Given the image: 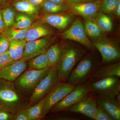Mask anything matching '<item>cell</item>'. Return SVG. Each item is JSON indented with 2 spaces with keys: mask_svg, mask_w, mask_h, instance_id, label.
Returning a JSON list of instances; mask_svg holds the SVG:
<instances>
[{
  "mask_svg": "<svg viewBox=\"0 0 120 120\" xmlns=\"http://www.w3.org/2000/svg\"><path fill=\"white\" fill-rule=\"evenodd\" d=\"M11 61L12 60L10 57L8 51L4 53L0 54V69Z\"/></svg>",
  "mask_w": 120,
  "mask_h": 120,
  "instance_id": "cell-35",
  "label": "cell"
},
{
  "mask_svg": "<svg viewBox=\"0 0 120 120\" xmlns=\"http://www.w3.org/2000/svg\"><path fill=\"white\" fill-rule=\"evenodd\" d=\"M98 111L93 120H113L109 114L103 109L98 107Z\"/></svg>",
  "mask_w": 120,
  "mask_h": 120,
  "instance_id": "cell-31",
  "label": "cell"
},
{
  "mask_svg": "<svg viewBox=\"0 0 120 120\" xmlns=\"http://www.w3.org/2000/svg\"><path fill=\"white\" fill-rule=\"evenodd\" d=\"M29 3L34 7H36L38 5L42 4L44 0H27Z\"/></svg>",
  "mask_w": 120,
  "mask_h": 120,
  "instance_id": "cell-38",
  "label": "cell"
},
{
  "mask_svg": "<svg viewBox=\"0 0 120 120\" xmlns=\"http://www.w3.org/2000/svg\"><path fill=\"white\" fill-rule=\"evenodd\" d=\"M61 36L65 39L77 42L88 49L92 50L95 47L87 38L84 25L79 20H75L70 28L62 33Z\"/></svg>",
  "mask_w": 120,
  "mask_h": 120,
  "instance_id": "cell-9",
  "label": "cell"
},
{
  "mask_svg": "<svg viewBox=\"0 0 120 120\" xmlns=\"http://www.w3.org/2000/svg\"><path fill=\"white\" fill-rule=\"evenodd\" d=\"M86 19L84 27L87 37L94 38H100L103 32L99 27L95 20L93 18Z\"/></svg>",
  "mask_w": 120,
  "mask_h": 120,
  "instance_id": "cell-22",
  "label": "cell"
},
{
  "mask_svg": "<svg viewBox=\"0 0 120 120\" xmlns=\"http://www.w3.org/2000/svg\"><path fill=\"white\" fill-rule=\"evenodd\" d=\"M101 61L96 55L89 54L80 60L72 70L67 82L75 87L88 80Z\"/></svg>",
  "mask_w": 120,
  "mask_h": 120,
  "instance_id": "cell-2",
  "label": "cell"
},
{
  "mask_svg": "<svg viewBox=\"0 0 120 120\" xmlns=\"http://www.w3.org/2000/svg\"><path fill=\"white\" fill-rule=\"evenodd\" d=\"M50 33L51 31L45 26L37 24L29 28L25 39L27 42L34 41L45 37Z\"/></svg>",
  "mask_w": 120,
  "mask_h": 120,
  "instance_id": "cell-18",
  "label": "cell"
},
{
  "mask_svg": "<svg viewBox=\"0 0 120 120\" xmlns=\"http://www.w3.org/2000/svg\"><path fill=\"white\" fill-rule=\"evenodd\" d=\"M114 12L115 15L118 16L120 17V0H118L114 9Z\"/></svg>",
  "mask_w": 120,
  "mask_h": 120,
  "instance_id": "cell-39",
  "label": "cell"
},
{
  "mask_svg": "<svg viewBox=\"0 0 120 120\" xmlns=\"http://www.w3.org/2000/svg\"><path fill=\"white\" fill-rule=\"evenodd\" d=\"M12 5L16 10L27 14L32 15L36 12L37 8L31 5L27 0H19L13 1Z\"/></svg>",
  "mask_w": 120,
  "mask_h": 120,
  "instance_id": "cell-27",
  "label": "cell"
},
{
  "mask_svg": "<svg viewBox=\"0 0 120 120\" xmlns=\"http://www.w3.org/2000/svg\"><path fill=\"white\" fill-rule=\"evenodd\" d=\"M98 0H65L69 4H79V3H83L91 1H96Z\"/></svg>",
  "mask_w": 120,
  "mask_h": 120,
  "instance_id": "cell-37",
  "label": "cell"
},
{
  "mask_svg": "<svg viewBox=\"0 0 120 120\" xmlns=\"http://www.w3.org/2000/svg\"><path fill=\"white\" fill-rule=\"evenodd\" d=\"M71 112L68 111V112L62 113V114L57 116L54 118V120H78L80 118L72 114Z\"/></svg>",
  "mask_w": 120,
  "mask_h": 120,
  "instance_id": "cell-33",
  "label": "cell"
},
{
  "mask_svg": "<svg viewBox=\"0 0 120 120\" xmlns=\"http://www.w3.org/2000/svg\"><path fill=\"white\" fill-rule=\"evenodd\" d=\"M115 101H116V102H117L118 105H120V94H118L117 95H116L115 97Z\"/></svg>",
  "mask_w": 120,
  "mask_h": 120,
  "instance_id": "cell-42",
  "label": "cell"
},
{
  "mask_svg": "<svg viewBox=\"0 0 120 120\" xmlns=\"http://www.w3.org/2000/svg\"><path fill=\"white\" fill-rule=\"evenodd\" d=\"M43 99L35 105L26 108L28 120H39L43 117Z\"/></svg>",
  "mask_w": 120,
  "mask_h": 120,
  "instance_id": "cell-25",
  "label": "cell"
},
{
  "mask_svg": "<svg viewBox=\"0 0 120 120\" xmlns=\"http://www.w3.org/2000/svg\"><path fill=\"white\" fill-rule=\"evenodd\" d=\"M118 1V0H102L101 3V11L109 15L113 13Z\"/></svg>",
  "mask_w": 120,
  "mask_h": 120,
  "instance_id": "cell-29",
  "label": "cell"
},
{
  "mask_svg": "<svg viewBox=\"0 0 120 120\" xmlns=\"http://www.w3.org/2000/svg\"><path fill=\"white\" fill-rule=\"evenodd\" d=\"M50 41L49 38L43 37L34 41L27 42L21 59L27 61L46 52Z\"/></svg>",
  "mask_w": 120,
  "mask_h": 120,
  "instance_id": "cell-11",
  "label": "cell"
},
{
  "mask_svg": "<svg viewBox=\"0 0 120 120\" xmlns=\"http://www.w3.org/2000/svg\"><path fill=\"white\" fill-rule=\"evenodd\" d=\"M49 67L46 52L31 58L27 64L28 70H40Z\"/></svg>",
  "mask_w": 120,
  "mask_h": 120,
  "instance_id": "cell-21",
  "label": "cell"
},
{
  "mask_svg": "<svg viewBox=\"0 0 120 120\" xmlns=\"http://www.w3.org/2000/svg\"><path fill=\"white\" fill-rule=\"evenodd\" d=\"M27 68L26 61L22 59L11 61L0 69V79L14 82Z\"/></svg>",
  "mask_w": 120,
  "mask_h": 120,
  "instance_id": "cell-10",
  "label": "cell"
},
{
  "mask_svg": "<svg viewBox=\"0 0 120 120\" xmlns=\"http://www.w3.org/2000/svg\"><path fill=\"white\" fill-rule=\"evenodd\" d=\"M98 109L94 97L89 95L82 101L69 107L65 110L73 113L83 114L93 119L97 114Z\"/></svg>",
  "mask_w": 120,
  "mask_h": 120,
  "instance_id": "cell-12",
  "label": "cell"
},
{
  "mask_svg": "<svg viewBox=\"0 0 120 120\" xmlns=\"http://www.w3.org/2000/svg\"><path fill=\"white\" fill-rule=\"evenodd\" d=\"M58 68H52L35 89L29 98L28 107L43 99L61 82L58 77Z\"/></svg>",
  "mask_w": 120,
  "mask_h": 120,
  "instance_id": "cell-6",
  "label": "cell"
},
{
  "mask_svg": "<svg viewBox=\"0 0 120 120\" xmlns=\"http://www.w3.org/2000/svg\"><path fill=\"white\" fill-rule=\"evenodd\" d=\"M101 1L98 0L69 4L71 11L86 19L95 18L100 12Z\"/></svg>",
  "mask_w": 120,
  "mask_h": 120,
  "instance_id": "cell-13",
  "label": "cell"
},
{
  "mask_svg": "<svg viewBox=\"0 0 120 120\" xmlns=\"http://www.w3.org/2000/svg\"><path fill=\"white\" fill-rule=\"evenodd\" d=\"M51 2L56 3V4H63V2H64L65 0H47Z\"/></svg>",
  "mask_w": 120,
  "mask_h": 120,
  "instance_id": "cell-41",
  "label": "cell"
},
{
  "mask_svg": "<svg viewBox=\"0 0 120 120\" xmlns=\"http://www.w3.org/2000/svg\"><path fill=\"white\" fill-rule=\"evenodd\" d=\"M26 42L25 39L9 41L8 52L12 60L22 58Z\"/></svg>",
  "mask_w": 120,
  "mask_h": 120,
  "instance_id": "cell-19",
  "label": "cell"
},
{
  "mask_svg": "<svg viewBox=\"0 0 120 120\" xmlns=\"http://www.w3.org/2000/svg\"><path fill=\"white\" fill-rule=\"evenodd\" d=\"M120 77L112 76L90 82V93L94 98L114 99L120 93Z\"/></svg>",
  "mask_w": 120,
  "mask_h": 120,
  "instance_id": "cell-5",
  "label": "cell"
},
{
  "mask_svg": "<svg viewBox=\"0 0 120 120\" xmlns=\"http://www.w3.org/2000/svg\"><path fill=\"white\" fill-rule=\"evenodd\" d=\"M29 28L22 29L13 27L8 28L3 31V34L9 41L12 40L24 39Z\"/></svg>",
  "mask_w": 120,
  "mask_h": 120,
  "instance_id": "cell-24",
  "label": "cell"
},
{
  "mask_svg": "<svg viewBox=\"0 0 120 120\" xmlns=\"http://www.w3.org/2000/svg\"><path fill=\"white\" fill-rule=\"evenodd\" d=\"M52 68L25 71L13 82L17 91L24 98L28 99L39 83L46 76Z\"/></svg>",
  "mask_w": 120,
  "mask_h": 120,
  "instance_id": "cell-3",
  "label": "cell"
},
{
  "mask_svg": "<svg viewBox=\"0 0 120 120\" xmlns=\"http://www.w3.org/2000/svg\"><path fill=\"white\" fill-rule=\"evenodd\" d=\"M75 86L67 82H61L43 99V117L49 112L54 105L73 90Z\"/></svg>",
  "mask_w": 120,
  "mask_h": 120,
  "instance_id": "cell-8",
  "label": "cell"
},
{
  "mask_svg": "<svg viewBox=\"0 0 120 120\" xmlns=\"http://www.w3.org/2000/svg\"><path fill=\"white\" fill-rule=\"evenodd\" d=\"M41 20L50 26L62 30L67 27L71 20V16L68 15L49 14L43 16Z\"/></svg>",
  "mask_w": 120,
  "mask_h": 120,
  "instance_id": "cell-17",
  "label": "cell"
},
{
  "mask_svg": "<svg viewBox=\"0 0 120 120\" xmlns=\"http://www.w3.org/2000/svg\"><path fill=\"white\" fill-rule=\"evenodd\" d=\"M43 11L49 13H56L64 11L68 8L69 6L65 4H58L45 0L41 4Z\"/></svg>",
  "mask_w": 120,
  "mask_h": 120,
  "instance_id": "cell-26",
  "label": "cell"
},
{
  "mask_svg": "<svg viewBox=\"0 0 120 120\" xmlns=\"http://www.w3.org/2000/svg\"><path fill=\"white\" fill-rule=\"evenodd\" d=\"M5 26L4 20L2 19L1 15L0 14V30H2L4 28Z\"/></svg>",
  "mask_w": 120,
  "mask_h": 120,
  "instance_id": "cell-40",
  "label": "cell"
},
{
  "mask_svg": "<svg viewBox=\"0 0 120 120\" xmlns=\"http://www.w3.org/2000/svg\"><path fill=\"white\" fill-rule=\"evenodd\" d=\"M31 19L25 15H18L13 25V28L19 29H26L29 28L32 24Z\"/></svg>",
  "mask_w": 120,
  "mask_h": 120,
  "instance_id": "cell-28",
  "label": "cell"
},
{
  "mask_svg": "<svg viewBox=\"0 0 120 120\" xmlns=\"http://www.w3.org/2000/svg\"><path fill=\"white\" fill-rule=\"evenodd\" d=\"M93 44L101 53L102 61L103 63L107 64L116 61L120 58L119 49L113 43L106 41H98Z\"/></svg>",
  "mask_w": 120,
  "mask_h": 120,
  "instance_id": "cell-14",
  "label": "cell"
},
{
  "mask_svg": "<svg viewBox=\"0 0 120 120\" xmlns=\"http://www.w3.org/2000/svg\"><path fill=\"white\" fill-rule=\"evenodd\" d=\"M13 115L4 109L0 111V120H12Z\"/></svg>",
  "mask_w": 120,
  "mask_h": 120,
  "instance_id": "cell-36",
  "label": "cell"
},
{
  "mask_svg": "<svg viewBox=\"0 0 120 120\" xmlns=\"http://www.w3.org/2000/svg\"><path fill=\"white\" fill-rule=\"evenodd\" d=\"M15 13L10 8L4 9L3 11V18L5 27H9L13 26L15 22Z\"/></svg>",
  "mask_w": 120,
  "mask_h": 120,
  "instance_id": "cell-30",
  "label": "cell"
},
{
  "mask_svg": "<svg viewBox=\"0 0 120 120\" xmlns=\"http://www.w3.org/2000/svg\"><path fill=\"white\" fill-rule=\"evenodd\" d=\"M90 82L76 86L73 90L54 105L49 112L52 113L66 110L69 107L77 104L88 97L90 94Z\"/></svg>",
  "mask_w": 120,
  "mask_h": 120,
  "instance_id": "cell-7",
  "label": "cell"
},
{
  "mask_svg": "<svg viewBox=\"0 0 120 120\" xmlns=\"http://www.w3.org/2000/svg\"><path fill=\"white\" fill-rule=\"evenodd\" d=\"M112 76L120 77V62L101 67L99 66L95 70L88 80L90 82H93Z\"/></svg>",
  "mask_w": 120,
  "mask_h": 120,
  "instance_id": "cell-15",
  "label": "cell"
},
{
  "mask_svg": "<svg viewBox=\"0 0 120 120\" xmlns=\"http://www.w3.org/2000/svg\"><path fill=\"white\" fill-rule=\"evenodd\" d=\"M1 0H0V1H1Z\"/></svg>",
  "mask_w": 120,
  "mask_h": 120,
  "instance_id": "cell-44",
  "label": "cell"
},
{
  "mask_svg": "<svg viewBox=\"0 0 120 120\" xmlns=\"http://www.w3.org/2000/svg\"><path fill=\"white\" fill-rule=\"evenodd\" d=\"M9 41L4 35H0V54L8 51Z\"/></svg>",
  "mask_w": 120,
  "mask_h": 120,
  "instance_id": "cell-32",
  "label": "cell"
},
{
  "mask_svg": "<svg viewBox=\"0 0 120 120\" xmlns=\"http://www.w3.org/2000/svg\"><path fill=\"white\" fill-rule=\"evenodd\" d=\"M3 109H2V106H1V105L0 104V111L1 110Z\"/></svg>",
  "mask_w": 120,
  "mask_h": 120,
  "instance_id": "cell-43",
  "label": "cell"
},
{
  "mask_svg": "<svg viewBox=\"0 0 120 120\" xmlns=\"http://www.w3.org/2000/svg\"><path fill=\"white\" fill-rule=\"evenodd\" d=\"M29 102L20 94L13 82L0 79V104L3 109L13 115L28 108Z\"/></svg>",
  "mask_w": 120,
  "mask_h": 120,
  "instance_id": "cell-1",
  "label": "cell"
},
{
  "mask_svg": "<svg viewBox=\"0 0 120 120\" xmlns=\"http://www.w3.org/2000/svg\"><path fill=\"white\" fill-rule=\"evenodd\" d=\"M63 49L57 44L52 45L47 49L46 55L49 62L50 67L58 68L62 57Z\"/></svg>",
  "mask_w": 120,
  "mask_h": 120,
  "instance_id": "cell-20",
  "label": "cell"
},
{
  "mask_svg": "<svg viewBox=\"0 0 120 120\" xmlns=\"http://www.w3.org/2000/svg\"><path fill=\"white\" fill-rule=\"evenodd\" d=\"M63 53L58 66V77L61 82H67L71 72L84 56L85 50L75 45L62 47Z\"/></svg>",
  "mask_w": 120,
  "mask_h": 120,
  "instance_id": "cell-4",
  "label": "cell"
},
{
  "mask_svg": "<svg viewBox=\"0 0 120 120\" xmlns=\"http://www.w3.org/2000/svg\"><path fill=\"white\" fill-rule=\"evenodd\" d=\"M97 106L105 110L113 120H120V105L115 99L102 98H95Z\"/></svg>",
  "mask_w": 120,
  "mask_h": 120,
  "instance_id": "cell-16",
  "label": "cell"
},
{
  "mask_svg": "<svg viewBox=\"0 0 120 120\" xmlns=\"http://www.w3.org/2000/svg\"><path fill=\"white\" fill-rule=\"evenodd\" d=\"M12 120H28L26 109L20 110L12 116Z\"/></svg>",
  "mask_w": 120,
  "mask_h": 120,
  "instance_id": "cell-34",
  "label": "cell"
},
{
  "mask_svg": "<svg viewBox=\"0 0 120 120\" xmlns=\"http://www.w3.org/2000/svg\"><path fill=\"white\" fill-rule=\"evenodd\" d=\"M95 18L97 24L102 32H108L112 30L113 23L111 18L107 15L100 11Z\"/></svg>",
  "mask_w": 120,
  "mask_h": 120,
  "instance_id": "cell-23",
  "label": "cell"
}]
</instances>
